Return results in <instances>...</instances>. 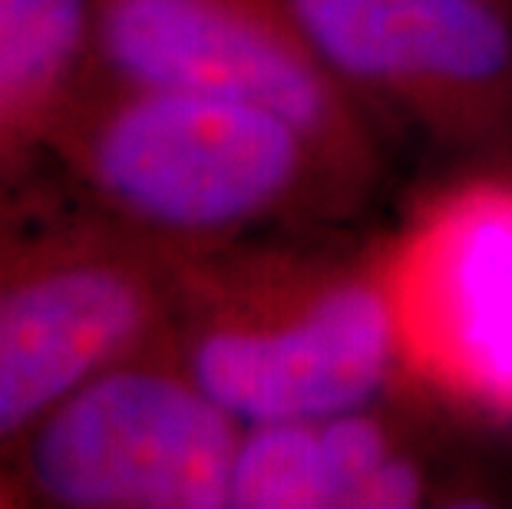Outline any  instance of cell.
I'll list each match as a JSON object with an SVG mask.
<instances>
[{
  "label": "cell",
  "instance_id": "cell-1",
  "mask_svg": "<svg viewBox=\"0 0 512 509\" xmlns=\"http://www.w3.org/2000/svg\"><path fill=\"white\" fill-rule=\"evenodd\" d=\"M73 199L169 252L347 219L377 186L291 119L93 63L50 139Z\"/></svg>",
  "mask_w": 512,
  "mask_h": 509
},
{
  "label": "cell",
  "instance_id": "cell-2",
  "mask_svg": "<svg viewBox=\"0 0 512 509\" xmlns=\"http://www.w3.org/2000/svg\"><path fill=\"white\" fill-rule=\"evenodd\" d=\"M176 255L169 341L242 427L337 414L400 391V344L380 242L288 232Z\"/></svg>",
  "mask_w": 512,
  "mask_h": 509
},
{
  "label": "cell",
  "instance_id": "cell-3",
  "mask_svg": "<svg viewBox=\"0 0 512 509\" xmlns=\"http://www.w3.org/2000/svg\"><path fill=\"white\" fill-rule=\"evenodd\" d=\"M176 255L57 199L0 222V453L63 397L166 338Z\"/></svg>",
  "mask_w": 512,
  "mask_h": 509
},
{
  "label": "cell",
  "instance_id": "cell-4",
  "mask_svg": "<svg viewBox=\"0 0 512 509\" xmlns=\"http://www.w3.org/2000/svg\"><path fill=\"white\" fill-rule=\"evenodd\" d=\"M242 430L166 334L63 397L7 460L27 506L228 509Z\"/></svg>",
  "mask_w": 512,
  "mask_h": 509
},
{
  "label": "cell",
  "instance_id": "cell-5",
  "mask_svg": "<svg viewBox=\"0 0 512 509\" xmlns=\"http://www.w3.org/2000/svg\"><path fill=\"white\" fill-rule=\"evenodd\" d=\"M380 262L403 391L512 430V169L437 189L380 242Z\"/></svg>",
  "mask_w": 512,
  "mask_h": 509
},
{
  "label": "cell",
  "instance_id": "cell-6",
  "mask_svg": "<svg viewBox=\"0 0 512 509\" xmlns=\"http://www.w3.org/2000/svg\"><path fill=\"white\" fill-rule=\"evenodd\" d=\"M93 60L133 83L271 110L374 186L384 179L380 126L334 80L281 0H96Z\"/></svg>",
  "mask_w": 512,
  "mask_h": 509
},
{
  "label": "cell",
  "instance_id": "cell-7",
  "mask_svg": "<svg viewBox=\"0 0 512 509\" xmlns=\"http://www.w3.org/2000/svg\"><path fill=\"white\" fill-rule=\"evenodd\" d=\"M380 123L460 153L512 146V14L496 0H281Z\"/></svg>",
  "mask_w": 512,
  "mask_h": 509
},
{
  "label": "cell",
  "instance_id": "cell-8",
  "mask_svg": "<svg viewBox=\"0 0 512 509\" xmlns=\"http://www.w3.org/2000/svg\"><path fill=\"white\" fill-rule=\"evenodd\" d=\"M397 394V391H394ZM394 394L337 414L252 424L228 509H413L463 503L443 460Z\"/></svg>",
  "mask_w": 512,
  "mask_h": 509
},
{
  "label": "cell",
  "instance_id": "cell-9",
  "mask_svg": "<svg viewBox=\"0 0 512 509\" xmlns=\"http://www.w3.org/2000/svg\"><path fill=\"white\" fill-rule=\"evenodd\" d=\"M96 0H0V222L53 202L50 139L93 70Z\"/></svg>",
  "mask_w": 512,
  "mask_h": 509
},
{
  "label": "cell",
  "instance_id": "cell-10",
  "mask_svg": "<svg viewBox=\"0 0 512 509\" xmlns=\"http://www.w3.org/2000/svg\"><path fill=\"white\" fill-rule=\"evenodd\" d=\"M27 506V496L20 490L14 467H10L7 453H0V509H24Z\"/></svg>",
  "mask_w": 512,
  "mask_h": 509
},
{
  "label": "cell",
  "instance_id": "cell-11",
  "mask_svg": "<svg viewBox=\"0 0 512 509\" xmlns=\"http://www.w3.org/2000/svg\"><path fill=\"white\" fill-rule=\"evenodd\" d=\"M496 4L503 7V10H509V14H512V0H496Z\"/></svg>",
  "mask_w": 512,
  "mask_h": 509
}]
</instances>
